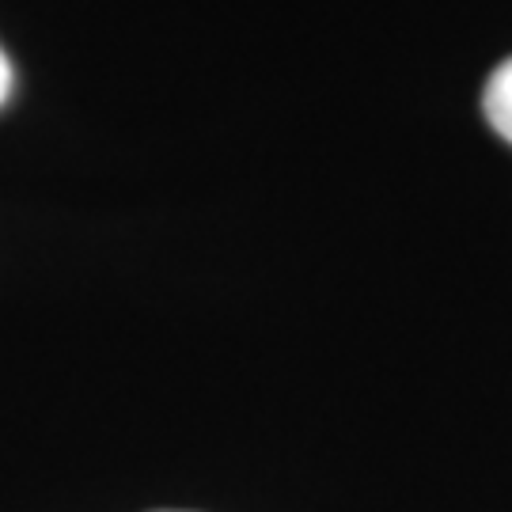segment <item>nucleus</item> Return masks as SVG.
Listing matches in <instances>:
<instances>
[{
  "label": "nucleus",
  "instance_id": "1",
  "mask_svg": "<svg viewBox=\"0 0 512 512\" xmlns=\"http://www.w3.org/2000/svg\"><path fill=\"white\" fill-rule=\"evenodd\" d=\"M482 110H486V122L494 126L497 137L512 145V57L509 61H501V65L494 69V76L486 80Z\"/></svg>",
  "mask_w": 512,
  "mask_h": 512
},
{
  "label": "nucleus",
  "instance_id": "2",
  "mask_svg": "<svg viewBox=\"0 0 512 512\" xmlns=\"http://www.w3.org/2000/svg\"><path fill=\"white\" fill-rule=\"evenodd\" d=\"M8 95H12V61L0 50V107L8 103Z\"/></svg>",
  "mask_w": 512,
  "mask_h": 512
}]
</instances>
